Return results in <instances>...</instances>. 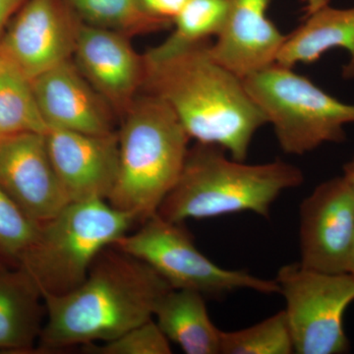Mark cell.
I'll return each mask as SVG.
<instances>
[{
	"label": "cell",
	"instance_id": "8",
	"mask_svg": "<svg viewBox=\"0 0 354 354\" xmlns=\"http://www.w3.org/2000/svg\"><path fill=\"white\" fill-rule=\"evenodd\" d=\"M286 301L295 353L344 354L351 351L344 314L354 302V274H329L283 266L276 279Z\"/></svg>",
	"mask_w": 354,
	"mask_h": 354
},
{
	"label": "cell",
	"instance_id": "7",
	"mask_svg": "<svg viewBox=\"0 0 354 354\" xmlns=\"http://www.w3.org/2000/svg\"><path fill=\"white\" fill-rule=\"evenodd\" d=\"M113 246L151 266L174 290L197 291L205 297H221L239 290L263 295L279 292L274 279L223 269L212 262L198 250L181 223L165 220L158 214L142 223L136 232L125 234Z\"/></svg>",
	"mask_w": 354,
	"mask_h": 354
},
{
	"label": "cell",
	"instance_id": "22",
	"mask_svg": "<svg viewBox=\"0 0 354 354\" xmlns=\"http://www.w3.org/2000/svg\"><path fill=\"white\" fill-rule=\"evenodd\" d=\"M295 353L285 310L245 329L221 334V354Z\"/></svg>",
	"mask_w": 354,
	"mask_h": 354
},
{
	"label": "cell",
	"instance_id": "9",
	"mask_svg": "<svg viewBox=\"0 0 354 354\" xmlns=\"http://www.w3.org/2000/svg\"><path fill=\"white\" fill-rule=\"evenodd\" d=\"M82 25L67 0H26L0 39V57L32 80L72 59Z\"/></svg>",
	"mask_w": 354,
	"mask_h": 354
},
{
	"label": "cell",
	"instance_id": "27",
	"mask_svg": "<svg viewBox=\"0 0 354 354\" xmlns=\"http://www.w3.org/2000/svg\"><path fill=\"white\" fill-rule=\"evenodd\" d=\"M342 176L348 180L354 190V156L344 165L342 169Z\"/></svg>",
	"mask_w": 354,
	"mask_h": 354
},
{
	"label": "cell",
	"instance_id": "11",
	"mask_svg": "<svg viewBox=\"0 0 354 354\" xmlns=\"http://www.w3.org/2000/svg\"><path fill=\"white\" fill-rule=\"evenodd\" d=\"M0 188L39 225L70 202L51 164L46 134L41 133L0 137Z\"/></svg>",
	"mask_w": 354,
	"mask_h": 354
},
{
	"label": "cell",
	"instance_id": "30",
	"mask_svg": "<svg viewBox=\"0 0 354 354\" xmlns=\"http://www.w3.org/2000/svg\"><path fill=\"white\" fill-rule=\"evenodd\" d=\"M351 274H354V271L353 272H351Z\"/></svg>",
	"mask_w": 354,
	"mask_h": 354
},
{
	"label": "cell",
	"instance_id": "21",
	"mask_svg": "<svg viewBox=\"0 0 354 354\" xmlns=\"http://www.w3.org/2000/svg\"><path fill=\"white\" fill-rule=\"evenodd\" d=\"M48 130L31 80L0 57V136Z\"/></svg>",
	"mask_w": 354,
	"mask_h": 354
},
{
	"label": "cell",
	"instance_id": "29",
	"mask_svg": "<svg viewBox=\"0 0 354 354\" xmlns=\"http://www.w3.org/2000/svg\"><path fill=\"white\" fill-rule=\"evenodd\" d=\"M353 271H354V243H353V254H351V272H353Z\"/></svg>",
	"mask_w": 354,
	"mask_h": 354
},
{
	"label": "cell",
	"instance_id": "17",
	"mask_svg": "<svg viewBox=\"0 0 354 354\" xmlns=\"http://www.w3.org/2000/svg\"><path fill=\"white\" fill-rule=\"evenodd\" d=\"M335 48L348 51L344 76L354 77V7L328 6L307 14L299 27L286 36L277 64L292 68L297 64H312Z\"/></svg>",
	"mask_w": 354,
	"mask_h": 354
},
{
	"label": "cell",
	"instance_id": "6",
	"mask_svg": "<svg viewBox=\"0 0 354 354\" xmlns=\"http://www.w3.org/2000/svg\"><path fill=\"white\" fill-rule=\"evenodd\" d=\"M242 80L288 155L342 143L344 127L354 123V104L339 101L291 67L274 62Z\"/></svg>",
	"mask_w": 354,
	"mask_h": 354
},
{
	"label": "cell",
	"instance_id": "19",
	"mask_svg": "<svg viewBox=\"0 0 354 354\" xmlns=\"http://www.w3.org/2000/svg\"><path fill=\"white\" fill-rule=\"evenodd\" d=\"M227 12V0H188L172 20L174 31L164 43L147 51L144 57L158 60L218 37Z\"/></svg>",
	"mask_w": 354,
	"mask_h": 354
},
{
	"label": "cell",
	"instance_id": "23",
	"mask_svg": "<svg viewBox=\"0 0 354 354\" xmlns=\"http://www.w3.org/2000/svg\"><path fill=\"white\" fill-rule=\"evenodd\" d=\"M38 230L39 223L0 188V264L18 267Z\"/></svg>",
	"mask_w": 354,
	"mask_h": 354
},
{
	"label": "cell",
	"instance_id": "3",
	"mask_svg": "<svg viewBox=\"0 0 354 354\" xmlns=\"http://www.w3.org/2000/svg\"><path fill=\"white\" fill-rule=\"evenodd\" d=\"M227 155L211 144L189 149L183 172L158 215L176 223L243 212L268 218L279 195L304 183L300 169L283 160L247 165Z\"/></svg>",
	"mask_w": 354,
	"mask_h": 354
},
{
	"label": "cell",
	"instance_id": "26",
	"mask_svg": "<svg viewBox=\"0 0 354 354\" xmlns=\"http://www.w3.org/2000/svg\"><path fill=\"white\" fill-rule=\"evenodd\" d=\"M26 0H0V39L13 16L25 3Z\"/></svg>",
	"mask_w": 354,
	"mask_h": 354
},
{
	"label": "cell",
	"instance_id": "31",
	"mask_svg": "<svg viewBox=\"0 0 354 354\" xmlns=\"http://www.w3.org/2000/svg\"><path fill=\"white\" fill-rule=\"evenodd\" d=\"M0 137H1V136H0Z\"/></svg>",
	"mask_w": 354,
	"mask_h": 354
},
{
	"label": "cell",
	"instance_id": "28",
	"mask_svg": "<svg viewBox=\"0 0 354 354\" xmlns=\"http://www.w3.org/2000/svg\"><path fill=\"white\" fill-rule=\"evenodd\" d=\"M330 0H305L307 14L314 12L318 9L330 4Z\"/></svg>",
	"mask_w": 354,
	"mask_h": 354
},
{
	"label": "cell",
	"instance_id": "15",
	"mask_svg": "<svg viewBox=\"0 0 354 354\" xmlns=\"http://www.w3.org/2000/svg\"><path fill=\"white\" fill-rule=\"evenodd\" d=\"M272 0H227L225 24L209 51L241 78L274 64L286 36L268 17Z\"/></svg>",
	"mask_w": 354,
	"mask_h": 354
},
{
	"label": "cell",
	"instance_id": "1",
	"mask_svg": "<svg viewBox=\"0 0 354 354\" xmlns=\"http://www.w3.org/2000/svg\"><path fill=\"white\" fill-rule=\"evenodd\" d=\"M171 286L151 266L113 246L99 254L87 278L62 295H43L46 320L36 351L111 341L153 319Z\"/></svg>",
	"mask_w": 354,
	"mask_h": 354
},
{
	"label": "cell",
	"instance_id": "10",
	"mask_svg": "<svg viewBox=\"0 0 354 354\" xmlns=\"http://www.w3.org/2000/svg\"><path fill=\"white\" fill-rule=\"evenodd\" d=\"M354 190L344 176L328 179L299 208L300 265L313 271L351 272Z\"/></svg>",
	"mask_w": 354,
	"mask_h": 354
},
{
	"label": "cell",
	"instance_id": "4",
	"mask_svg": "<svg viewBox=\"0 0 354 354\" xmlns=\"http://www.w3.org/2000/svg\"><path fill=\"white\" fill-rule=\"evenodd\" d=\"M121 118L118 176L106 201L142 223L157 215L178 180L190 138L169 104L148 93Z\"/></svg>",
	"mask_w": 354,
	"mask_h": 354
},
{
	"label": "cell",
	"instance_id": "14",
	"mask_svg": "<svg viewBox=\"0 0 354 354\" xmlns=\"http://www.w3.org/2000/svg\"><path fill=\"white\" fill-rule=\"evenodd\" d=\"M31 83L48 129L57 128L88 134L115 132L116 113L86 80L73 60L48 70Z\"/></svg>",
	"mask_w": 354,
	"mask_h": 354
},
{
	"label": "cell",
	"instance_id": "25",
	"mask_svg": "<svg viewBox=\"0 0 354 354\" xmlns=\"http://www.w3.org/2000/svg\"><path fill=\"white\" fill-rule=\"evenodd\" d=\"M187 1L188 0H143L146 8L153 15L171 21V23Z\"/></svg>",
	"mask_w": 354,
	"mask_h": 354
},
{
	"label": "cell",
	"instance_id": "16",
	"mask_svg": "<svg viewBox=\"0 0 354 354\" xmlns=\"http://www.w3.org/2000/svg\"><path fill=\"white\" fill-rule=\"evenodd\" d=\"M44 314L43 295L29 274L0 264V353L36 351Z\"/></svg>",
	"mask_w": 354,
	"mask_h": 354
},
{
	"label": "cell",
	"instance_id": "2",
	"mask_svg": "<svg viewBox=\"0 0 354 354\" xmlns=\"http://www.w3.org/2000/svg\"><path fill=\"white\" fill-rule=\"evenodd\" d=\"M211 41L158 60L145 57L143 90L176 114L190 139L225 149L245 162L254 135L267 122L243 80L213 57Z\"/></svg>",
	"mask_w": 354,
	"mask_h": 354
},
{
	"label": "cell",
	"instance_id": "20",
	"mask_svg": "<svg viewBox=\"0 0 354 354\" xmlns=\"http://www.w3.org/2000/svg\"><path fill=\"white\" fill-rule=\"evenodd\" d=\"M84 24L131 37L171 27V21L153 15L143 0H67Z\"/></svg>",
	"mask_w": 354,
	"mask_h": 354
},
{
	"label": "cell",
	"instance_id": "24",
	"mask_svg": "<svg viewBox=\"0 0 354 354\" xmlns=\"http://www.w3.org/2000/svg\"><path fill=\"white\" fill-rule=\"evenodd\" d=\"M88 354H171V344L156 321L137 326L124 334L104 342H93L82 346Z\"/></svg>",
	"mask_w": 354,
	"mask_h": 354
},
{
	"label": "cell",
	"instance_id": "18",
	"mask_svg": "<svg viewBox=\"0 0 354 354\" xmlns=\"http://www.w3.org/2000/svg\"><path fill=\"white\" fill-rule=\"evenodd\" d=\"M156 323L186 354H220L221 330L212 322L204 295L171 288L160 300Z\"/></svg>",
	"mask_w": 354,
	"mask_h": 354
},
{
	"label": "cell",
	"instance_id": "12",
	"mask_svg": "<svg viewBox=\"0 0 354 354\" xmlns=\"http://www.w3.org/2000/svg\"><path fill=\"white\" fill-rule=\"evenodd\" d=\"M72 60L116 115L127 113L143 90L145 57L124 35L83 23Z\"/></svg>",
	"mask_w": 354,
	"mask_h": 354
},
{
	"label": "cell",
	"instance_id": "13",
	"mask_svg": "<svg viewBox=\"0 0 354 354\" xmlns=\"http://www.w3.org/2000/svg\"><path fill=\"white\" fill-rule=\"evenodd\" d=\"M46 141L51 164L70 202L108 199L118 176V132L88 134L50 128Z\"/></svg>",
	"mask_w": 354,
	"mask_h": 354
},
{
	"label": "cell",
	"instance_id": "5",
	"mask_svg": "<svg viewBox=\"0 0 354 354\" xmlns=\"http://www.w3.org/2000/svg\"><path fill=\"white\" fill-rule=\"evenodd\" d=\"M136 218L100 198L69 202L39 225L38 234L18 267L41 295H62L87 278L95 258L128 234Z\"/></svg>",
	"mask_w": 354,
	"mask_h": 354
}]
</instances>
